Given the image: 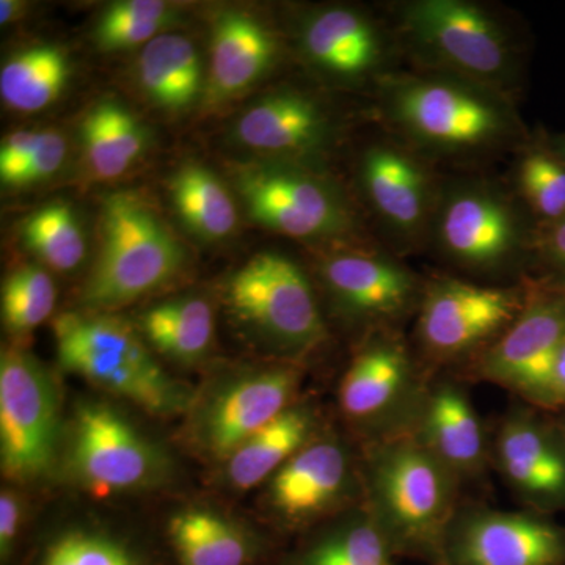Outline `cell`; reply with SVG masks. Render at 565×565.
I'll use <instances>...</instances> for the list:
<instances>
[{
    "mask_svg": "<svg viewBox=\"0 0 565 565\" xmlns=\"http://www.w3.org/2000/svg\"><path fill=\"white\" fill-rule=\"evenodd\" d=\"M539 226L520 200L482 180L441 184L429 244L457 267L500 273L534 256Z\"/></svg>",
    "mask_w": 565,
    "mask_h": 565,
    "instance_id": "cell-5",
    "label": "cell"
},
{
    "mask_svg": "<svg viewBox=\"0 0 565 565\" xmlns=\"http://www.w3.org/2000/svg\"><path fill=\"white\" fill-rule=\"evenodd\" d=\"M40 136L41 131H18L2 141V147H0V180L3 184L9 185V188L13 185L18 173L21 172L25 162L31 159Z\"/></svg>",
    "mask_w": 565,
    "mask_h": 565,
    "instance_id": "cell-39",
    "label": "cell"
},
{
    "mask_svg": "<svg viewBox=\"0 0 565 565\" xmlns=\"http://www.w3.org/2000/svg\"><path fill=\"white\" fill-rule=\"evenodd\" d=\"M321 274L338 307L360 322L396 321L419 296V282L407 267L364 248L330 253Z\"/></svg>",
    "mask_w": 565,
    "mask_h": 565,
    "instance_id": "cell-16",
    "label": "cell"
},
{
    "mask_svg": "<svg viewBox=\"0 0 565 565\" xmlns=\"http://www.w3.org/2000/svg\"><path fill=\"white\" fill-rule=\"evenodd\" d=\"M278 57V43L264 22L244 11H225L211 36L212 98H232L266 76Z\"/></svg>",
    "mask_w": 565,
    "mask_h": 565,
    "instance_id": "cell-22",
    "label": "cell"
},
{
    "mask_svg": "<svg viewBox=\"0 0 565 565\" xmlns=\"http://www.w3.org/2000/svg\"><path fill=\"white\" fill-rule=\"evenodd\" d=\"M54 281L39 266H22L7 277L2 288L3 326L10 333L25 334L46 321L54 311Z\"/></svg>",
    "mask_w": 565,
    "mask_h": 565,
    "instance_id": "cell-35",
    "label": "cell"
},
{
    "mask_svg": "<svg viewBox=\"0 0 565 565\" xmlns=\"http://www.w3.org/2000/svg\"><path fill=\"white\" fill-rule=\"evenodd\" d=\"M565 343V288L552 286L525 303L482 355V377L541 403L553 363Z\"/></svg>",
    "mask_w": 565,
    "mask_h": 565,
    "instance_id": "cell-12",
    "label": "cell"
},
{
    "mask_svg": "<svg viewBox=\"0 0 565 565\" xmlns=\"http://www.w3.org/2000/svg\"><path fill=\"white\" fill-rule=\"evenodd\" d=\"M173 9L159 0H122L106 9L95 29L103 51L131 50L150 43L172 21Z\"/></svg>",
    "mask_w": 565,
    "mask_h": 565,
    "instance_id": "cell-34",
    "label": "cell"
},
{
    "mask_svg": "<svg viewBox=\"0 0 565 565\" xmlns=\"http://www.w3.org/2000/svg\"><path fill=\"white\" fill-rule=\"evenodd\" d=\"M341 408L353 422L390 426L416 407L411 356L399 341L382 337L355 356L340 386Z\"/></svg>",
    "mask_w": 565,
    "mask_h": 565,
    "instance_id": "cell-17",
    "label": "cell"
},
{
    "mask_svg": "<svg viewBox=\"0 0 565 565\" xmlns=\"http://www.w3.org/2000/svg\"><path fill=\"white\" fill-rule=\"evenodd\" d=\"M392 556L384 534L367 512L323 535L296 565H392Z\"/></svg>",
    "mask_w": 565,
    "mask_h": 565,
    "instance_id": "cell-33",
    "label": "cell"
},
{
    "mask_svg": "<svg viewBox=\"0 0 565 565\" xmlns=\"http://www.w3.org/2000/svg\"><path fill=\"white\" fill-rule=\"evenodd\" d=\"M498 465L508 484L534 504L565 501V449L533 416L512 414L497 437Z\"/></svg>",
    "mask_w": 565,
    "mask_h": 565,
    "instance_id": "cell-19",
    "label": "cell"
},
{
    "mask_svg": "<svg viewBox=\"0 0 565 565\" xmlns=\"http://www.w3.org/2000/svg\"><path fill=\"white\" fill-rule=\"evenodd\" d=\"M385 125L422 158L471 161L526 145L511 98L449 74H394L379 82Z\"/></svg>",
    "mask_w": 565,
    "mask_h": 565,
    "instance_id": "cell-1",
    "label": "cell"
},
{
    "mask_svg": "<svg viewBox=\"0 0 565 565\" xmlns=\"http://www.w3.org/2000/svg\"><path fill=\"white\" fill-rule=\"evenodd\" d=\"M24 9V3L17 2V0H2V2H0V22L6 25L20 20L22 10Z\"/></svg>",
    "mask_w": 565,
    "mask_h": 565,
    "instance_id": "cell-42",
    "label": "cell"
},
{
    "mask_svg": "<svg viewBox=\"0 0 565 565\" xmlns=\"http://www.w3.org/2000/svg\"><path fill=\"white\" fill-rule=\"evenodd\" d=\"M66 158V141L61 132L41 131L39 143L31 159L22 167L11 188H28L54 177Z\"/></svg>",
    "mask_w": 565,
    "mask_h": 565,
    "instance_id": "cell-37",
    "label": "cell"
},
{
    "mask_svg": "<svg viewBox=\"0 0 565 565\" xmlns=\"http://www.w3.org/2000/svg\"><path fill=\"white\" fill-rule=\"evenodd\" d=\"M535 262L565 288V217L553 225L539 228L534 245Z\"/></svg>",
    "mask_w": 565,
    "mask_h": 565,
    "instance_id": "cell-38",
    "label": "cell"
},
{
    "mask_svg": "<svg viewBox=\"0 0 565 565\" xmlns=\"http://www.w3.org/2000/svg\"><path fill=\"white\" fill-rule=\"evenodd\" d=\"M299 384L292 367H273L234 382L215 397L204 419L207 448L228 459L267 424L288 411Z\"/></svg>",
    "mask_w": 565,
    "mask_h": 565,
    "instance_id": "cell-18",
    "label": "cell"
},
{
    "mask_svg": "<svg viewBox=\"0 0 565 565\" xmlns=\"http://www.w3.org/2000/svg\"><path fill=\"white\" fill-rule=\"evenodd\" d=\"M313 418L302 407H289L228 457L230 482L236 489L258 486L308 444Z\"/></svg>",
    "mask_w": 565,
    "mask_h": 565,
    "instance_id": "cell-25",
    "label": "cell"
},
{
    "mask_svg": "<svg viewBox=\"0 0 565 565\" xmlns=\"http://www.w3.org/2000/svg\"><path fill=\"white\" fill-rule=\"evenodd\" d=\"M58 414L57 386L39 360L6 349L0 359V459L7 478L29 481L50 468Z\"/></svg>",
    "mask_w": 565,
    "mask_h": 565,
    "instance_id": "cell-9",
    "label": "cell"
},
{
    "mask_svg": "<svg viewBox=\"0 0 565 565\" xmlns=\"http://www.w3.org/2000/svg\"><path fill=\"white\" fill-rule=\"evenodd\" d=\"M21 525V504L17 494L6 490L0 494V553L9 559Z\"/></svg>",
    "mask_w": 565,
    "mask_h": 565,
    "instance_id": "cell-40",
    "label": "cell"
},
{
    "mask_svg": "<svg viewBox=\"0 0 565 565\" xmlns=\"http://www.w3.org/2000/svg\"><path fill=\"white\" fill-rule=\"evenodd\" d=\"M397 31L424 71L449 74L511 95L523 46L508 21L468 0H411L396 7Z\"/></svg>",
    "mask_w": 565,
    "mask_h": 565,
    "instance_id": "cell-2",
    "label": "cell"
},
{
    "mask_svg": "<svg viewBox=\"0 0 565 565\" xmlns=\"http://www.w3.org/2000/svg\"><path fill=\"white\" fill-rule=\"evenodd\" d=\"M99 221L98 259L82 292V302L92 310L131 303L180 273V243L139 193H109Z\"/></svg>",
    "mask_w": 565,
    "mask_h": 565,
    "instance_id": "cell-4",
    "label": "cell"
},
{
    "mask_svg": "<svg viewBox=\"0 0 565 565\" xmlns=\"http://www.w3.org/2000/svg\"><path fill=\"white\" fill-rule=\"evenodd\" d=\"M419 441L456 476H473L486 460L481 422L467 394L441 384L423 399Z\"/></svg>",
    "mask_w": 565,
    "mask_h": 565,
    "instance_id": "cell-23",
    "label": "cell"
},
{
    "mask_svg": "<svg viewBox=\"0 0 565 565\" xmlns=\"http://www.w3.org/2000/svg\"><path fill=\"white\" fill-rule=\"evenodd\" d=\"M237 189L253 221L282 236L337 241L355 233V218L340 192L296 163L245 167Z\"/></svg>",
    "mask_w": 565,
    "mask_h": 565,
    "instance_id": "cell-7",
    "label": "cell"
},
{
    "mask_svg": "<svg viewBox=\"0 0 565 565\" xmlns=\"http://www.w3.org/2000/svg\"><path fill=\"white\" fill-rule=\"evenodd\" d=\"M300 47L316 70L348 84L381 82L388 76L392 44L364 11L327 7L303 18Z\"/></svg>",
    "mask_w": 565,
    "mask_h": 565,
    "instance_id": "cell-14",
    "label": "cell"
},
{
    "mask_svg": "<svg viewBox=\"0 0 565 565\" xmlns=\"http://www.w3.org/2000/svg\"><path fill=\"white\" fill-rule=\"evenodd\" d=\"M233 313L285 351L321 343L326 329L303 270L280 253H259L228 282Z\"/></svg>",
    "mask_w": 565,
    "mask_h": 565,
    "instance_id": "cell-8",
    "label": "cell"
},
{
    "mask_svg": "<svg viewBox=\"0 0 565 565\" xmlns=\"http://www.w3.org/2000/svg\"><path fill=\"white\" fill-rule=\"evenodd\" d=\"M546 140H548L552 150L565 162V134H559V136H546Z\"/></svg>",
    "mask_w": 565,
    "mask_h": 565,
    "instance_id": "cell-43",
    "label": "cell"
},
{
    "mask_svg": "<svg viewBox=\"0 0 565 565\" xmlns=\"http://www.w3.org/2000/svg\"><path fill=\"white\" fill-rule=\"evenodd\" d=\"M58 362L70 373L154 414L180 411L185 396L132 327L107 315H63L54 323Z\"/></svg>",
    "mask_w": 565,
    "mask_h": 565,
    "instance_id": "cell-6",
    "label": "cell"
},
{
    "mask_svg": "<svg viewBox=\"0 0 565 565\" xmlns=\"http://www.w3.org/2000/svg\"><path fill=\"white\" fill-rule=\"evenodd\" d=\"M236 134L252 150L280 158H303L326 145L329 118L310 96L285 90L253 104L237 121Z\"/></svg>",
    "mask_w": 565,
    "mask_h": 565,
    "instance_id": "cell-21",
    "label": "cell"
},
{
    "mask_svg": "<svg viewBox=\"0 0 565 565\" xmlns=\"http://www.w3.org/2000/svg\"><path fill=\"white\" fill-rule=\"evenodd\" d=\"M141 329L163 355L193 363L211 348L214 316L203 299L185 297L150 308L141 316Z\"/></svg>",
    "mask_w": 565,
    "mask_h": 565,
    "instance_id": "cell-28",
    "label": "cell"
},
{
    "mask_svg": "<svg viewBox=\"0 0 565 565\" xmlns=\"http://www.w3.org/2000/svg\"><path fill=\"white\" fill-rule=\"evenodd\" d=\"M137 76L154 106L170 111L188 109L202 90V63L192 41L159 35L141 51Z\"/></svg>",
    "mask_w": 565,
    "mask_h": 565,
    "instance_id": "cell-24",
    "label": "cell"
},
{
    "mask_svg": "<svg viewBox=\"0 0 565 565\" xmlns=\"http://www.w3.org/2000/svg\"><path fill=\"white\" fill-rule=\"evenodd\" d=\"M359 177L371 211L397 244H429L441 184L426 159L397 141H377L364 150Z\"/></svg>",
    "mask_w": 565,
    "mask_h": 565,
    "instance_id": "cell-11",
    "label": "cell"
},
{
    "mask_svg": "<svg viewBox=\"0 0 565 565\" xmlns=\"http://www.w3.org/2000/svg\"><path fill=\"white\" fill-rule=\"evenodd\" d=\"M515 196L542 226L565 217V162L546 137L520 148L514 167Z\"/></svg>",
    "mask_w": 565,
    "mask_h": 565,
    "instance_id": "cell-31",
    "label": "cell"
},
{
    "mask_svg": "<svg viewBox=\"0 0 565 565\" xmlns=\"http://www.w3.org/2000/svg\"><path fill=\"white\" fill-rule=\"evenodd\" d=\"M21 236L29 250L61 273L76 269L87 250L74 211L62 202L46 204L29 215L22 223Z\"/></svg>",
    "mask_w": 565,
    "mask_h": 565,
    "instance_id": "cell-32",
    "label": "cell"
},
{
    "mask_svg": "<svg viewBox=\"0 0 565 565\" xmlns=\"http://www.w3.org/2000/svg\"><path fill=\"white\" fill-rule=\"evenodd\" d=\"M565 542L555 526L534 515L470 509L446 531L444 565H557Z\"/></svg>",
    "mask_w": 565,
    "mask_h": 565,
    "instance_id": "cell-13",
    "label": "cell"
},
{
    "mask_svg": "<svg viewBox=\"0 0 565 565\" xmlns=\"http://www.w3.org/2000/svg\"><path fill=\"white\" fill-rule=\"evenodd\" d=\"M174 210L196 236L218 241L237 225V211L225 185L203 167L184 166L172 180Z\"/></svg>",
    "mask_w": 565,
    "mask_h": 565,
    "instance_id": "cell-29",
    "label": "cell"
},
{
    "mask_svg": "<svg viewBox=\"0 0 565 565\" xmlns=\"http://www.w3.org/2000/svg\"><path fill=\"white\" fill-rule=\"evenodd\" d=\"M169 534L181 565H245L252 557V546L244 534L212 512L174 515Z\"/></svg>",
    "mask_w": 565,
    "mask_h": 565,
    "instance_id": "cell-30",
    "label": "cell"
},
{
    "mask_svg": "<svg viewBox=\"0 0 565 565\" xmlns=\"http://www.w3.org/2000/svg\"><path fill=\"white\" fill-rule=\"evenodd\" d=\"M351 481V459L343 445L308 441L275 473L270 498L286 520L305 522L333 508Z\"/></svg>",
    "mask_w": 565,
    "mask_h": 565,
    "instance_id": "cell-20",
    "label": "cell"
},
{
    "mask_svg": "<svg viewBox=\"0 0 565 565\" xmlns=\"http://www.w3.org/2000/svg\"><path fill=\"white\" fill-rule=\"evenodd\" d=\"M70 65L57 46L40 44L11 57L0 71V95L10 109L32 114L61 96Z\"/></svg>",
    "mask_w": 565,
    "mask_h": 565,
    "instance_id": "cell-27",
    "label": "cell"
},
{
    "mask_svg": "<svg viewBox=\"0 0 565 565\" xmlns=\"http://www.w3.org/2000/svg\"><path fill=\"white\" fill-rule=\"evenodd\" d=\"M73 468L93 492L109 494L147 482L156 470V455L117 412L84 405L74 424Z\"/></svg>",
    "mask_w": 565,
    "mask_h": 565,
    "instance_id": "cell-15",
    "label": "cell"
},
{
    "mask_svg": "<svg viewBox=\"0 0 565 565\" xmlns=\"http://www.w3.org/2000/svg\"><path fill=\"white\" fill-rule=\"evenodd\" d=\"M370 514L393 555L441 563L457 478L418 440L385 438L367 460Z\"/></svg>",
    "mask_w": 565,
    "mask_h": 565,
    "instance_id": "cell-3",
    "label": "cell"
},
{
    "mask_svg": "<svg viewBox=\"0 0 565 565\" xmlns=\"http://www.w3.org/2000/svg\"><path fill=\"white\" fill-rule=\"evenodd\" d=\"M525 303L515 289L440 278L424 291L416 330L430 355L456 359L492 345Z\"/></svg>",
    "mask_w": 565,
    "mask_h": 565,
    "instance_id": "cell-10",
    "label": "cell"
},
{
    "mask_svg": "<svg viewBox=\"0 0 565 565\" xmlns=\"http://www.w3.org/2000/svg\"><path fill=\"white\" fill-rule=\"evenodd\" d=\"M541 404H565V343L561 345L556 353L548 384H546L545 392L541 397Z\"/></svg>",
    "mask_w": 565,
    "mask_h": 565,
    "instance_id": "cell-41",
    "label": "cell"
},
{
    "mask_svg": "<svg viewBox=\"0 0 565 565\" xmlns=\"http://www.w3.org/2000/svg\"><path fill=\"white\" fill-rule=\"evenodd\" d=\"M43 565H139L131 553L106 535L71 533L47 550Z\"/></svg>",
    "mask_w": 565,
    "mask_h": 565,
    "instance_id": "cell-36",
    "label": "cell"
},
{
    "mask_svg": "<svg viewBox=\"0 0 565 565\" xmlns=\"http://www.w3.org/2000/svg\"><path fill=\"white\" fill-rule=\"evenodd\" d=\"M88 169L102 180L121 177L145 150V131L121 104L93 106L81 126Z\"/></svg>",
    "mask_w": 565,
    "mask_h": 565,
    "instance_id": "cell-26",
    "label": "cell"
}]
</instances>
